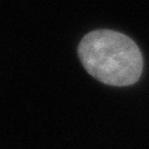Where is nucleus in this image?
Returning a JSON list of instances; mask_svg holds the SVG:
<instances>
[{
  "mask_svg": "<svg viewBox=\"0 0 149 149\" xmlns=\"http://www.w3.org/2000/svg\"><path fill=\"white\" fill-rule=\"evenodd\" d=\"M78 55L89 75L115 87L134 85L141 78L143 58L129 36L111 29H95L86 34Z\"/></svg>",
  "mask_w": 149,
  "mask_h": 149,
  "instance_id": "obj_1",
  "label": "nucleus"
}]
</instances>
